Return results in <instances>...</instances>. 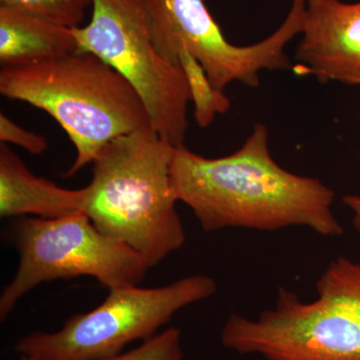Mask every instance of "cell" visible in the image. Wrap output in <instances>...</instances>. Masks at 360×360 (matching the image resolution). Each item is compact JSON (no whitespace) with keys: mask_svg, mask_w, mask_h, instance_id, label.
<instances>
[{"mask_svg":"<svg viewBox=\"0 0 360 360\" xmlns=\"http://www.w3.org/2000/svg\"><path fill=\"white\" fill-rule=\"evenodd\" d=\"M269 129L257 123L240 148L208 158L181 146L172 156V187L201 229L274 232L305 227L336 238L345 229L333 213L335 194L321 179L288 172L272 158Z\"/></svg>","mask_w":360,"mask_h":360,"instance_id":"1","label":"cell"},{"mask_svg":"<svg viewBox=\"0 0 360 360\" xmlns=\"http://www.w3.org/2000/svg\"><path fill=\"white\" fill-rule=\"evenodd\" d=\"M174 150L153 129L122 135L101 149L85 186L84 212L92 224L150 269L186 240L170 174Z\"/></svg>","mask_w":360,"mask_h":360,"instance_id":"2","label":"cell"},{"mask_svg":"<svg viewBox=\"0 0 360 360\" xmlns=\"http://www.w3.org/2000/svg\"><path fill=\"white\" fill-rule=\"evenodd\" d=\"M0 92L44 110L65 130L77 149L65 177L75 176L94 163L113 139L153 129L146 104L134 85L90 52L2 68Z\"/></svg>","mask_w":360,"mask_h":360,"instance_id":"3","label":"cell"},{"mask_svg":"<svg viewBox=\"0 0 360 360\" xmlns=\"http://www.w3.org/2000/svg\"><path fill=\"white\" fill-rule=\"evenodd\" d=\"M315 288L312 302L279 288L274 307L255 319L229 315L222 345L266 360H360V264L336 258Z\"/></svg>","mask_w":360,"mask_h":360,"instance_id":"4","label":"cell"},{"mask_svg":"<svg viewBox=\"0 0 360 360\" xmlns=\"http://www.w3.org/2000/svg\"><path fill=\"white\" fill-rule=\"evenodd\" d=\"M13 232L20 262L0 296L1 321L40 284L89 276L110 291L139 285L150 269L136 251L99 231L84 212L52 219L22 217Z\"/></svg>","mask_w":360,"mask_h":360,"instance_id":"5","label":"cell"},{"mask_svg":"<svg viewBox=\"0 0 360 360\" xmlns=\"http://www.w3.org/2000/svg\"><path fill=\"white\" fill-rule=\"evenodd\" d=\"M217 290V281L206 274L160 288L110 290L98 307L73 315L58 331L23 336L15 350L39 360L108 359L122 354L129 343L153 338L180 310L212 297Z\"/></svg>","mask_w":360,"mask_h":360,"instance_id":"6","label":"cell"},{"mask_svg":"<svg viewBox=\"0 0 360 360\" xmlns=\"http://www.w3.org/2000/svg\"><path fill=\"white\" fill-rule=\"evenodd\" d=\"M91 20L72 28L90 52L127 78L146 104L151 127L174 148L184 146L191 92L184 72L161 56L149 30L146 0H91Z\"/></svg>","mask_w":360,"mask_h":360,"instance_id":"7","label":"cell"},{"mask_svg":"<svg viewBox=\"0 0 360 360\" xmlns=\"http://www.w3.org/2000/svg\"><path fill=\"white\" fill-rule=\"evenodd\" d=\"M146 4L151 37L161 56L174 63L177 51L188 52L221 91L234 82L258 86L262 70H290L284 49L302 32L307 7L305 0H293L283 25L267 39L236 46L225 39L203 0H146Z\"/></svg>","mask_w":360,"mask_h":360,"instance_id":"8","label":"cell"},{"mask_svg":"<svg viewBox=\"0 0 360 360\" xmlns=\"http://www.w3.org/2000/svg\"><path fill=\"white\" fill-rule=\"evenodd\" d=\"M295 59L322 84L360 72V2L307 0Z\"/></svg>","mask_w":360,"mask_h":360,"instance_id":"9","label":"cell"},{"mask_svg":"<svg viewBox=\"0 0 360 360\" xmlns=\"http://www.w3.org/2000/svg\"><path fill=\"white\" fill-rule=\"evenodd\" d=\"M86 187L68 189L33 174L6 143L0 144V215L58 219L84 212Z\"/></svg>","mask_w":360,"mask_h":360,"instance_id":"10","label":"cell"},{"mask_svg":"<svg viewBox=\"0 0 360 360\" xmlns=\"http://www.w3.org/2000/svg\"><path fill=\"white\" fill-rule=\"evenodd\" d=\"M79 51L72 28L0 6V63L14 68Z\"/></svg>","mask_w":360,"mask_h":360,"instance_id":"11","label":"cell"},{"mask_svg":"<svg viewBox=\"0 0 360 360\" xmlns=\"http://www.w3.org/2000/svg\"><path fill=\"white\" fill-rule=\"evenodd\" d=\"M174 61L184 72L191 103L194 105V120L198 127H207L217 115H224L231 108V101L224 91L215 89L205 70L191 53L186 51H177Z\"/></svg>","mask_w":360,"mask_h":360,"instance_id":"12","label":"cell"},{"mask_svg":"<svg viewBox=\"0 0 360 360\" xmlns=\"http://www.w3.org/2000/svg\"><path fill=\"white\" fill-rule=\"evenodd\" d=\"M0 4L56 25L77 28L91 0H0Z\"/></svg>","mask_w":360,"mask_h":360,"instance_id":"13","label":"cell"},{"mask_svg":"<svg viewBox=\"0 0 360 360\" xmlns=\"http://www.w3.org/2000/svg\"><path fill=\"white\" fill-rule=\"evenodd\" d=\"M101 360H184L181 333L177 328L165 329L141 347Z\"/></svg>","mask_w":360,"mask_h":360,"instance_id":"14","label":"cell"},{"mask_svg":"<svg viewBox=\"0 0 360 360\" xmlns=\"http://www.w3.org/2000/svg\"><path fill=\"white\" fill-rule=\"evenodd\" d=\"M0 141L20 146L34 155L45 153L49 146L46 139L42 135L22 129L2 112L0 113Z\"/></svg>","mask_w":360,"mask_h":360,"instance_id":"15","label":"cell"},{"mask_svg":"<svg viewBox=\"0 0 360 360\" xmlns=\"http://www.w3.org/2000/svg\"><path fill=\"white\" fill-rule=\"evenodd\" d=\"M343 203L352 213V224L360 234V195L347 194L342 198Z\"/></svg>","mask_w":360,"mask_h":360,"instance_id":"16","label":"cell"},{"mask_svg":"<svg viewBox=\"0 0 360 360\" xmlns=\"http://www.w3.org/2000/svg\"><path fill=\"white\" fill-rule=\"evenodd\" d=\"M347 84L350 85H360V72L357 75H354L349 80H348Z\"/></svg>","mask_w":360,"mask_h":360,"instance_id":"17","label":"cell"},{"mask_svg":"<svg viewBox=\"0 0 360 360\" xmlns=\"http://www.w3.org/2000/svg\"><path fill=\"white\" fill-rule=\"evenodd\" d=\"M18 360H39V359H34V357H32V356H30V355L21 354L20 359Z\"/></svg>","mask_w":360,"mask_h":360,"instance_id":"18","label":"cell"}]
</instances>
